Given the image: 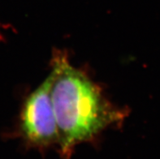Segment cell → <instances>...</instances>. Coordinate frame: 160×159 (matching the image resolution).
Returning <instances> with one entry per match:
<instances>
[{"label": "cell", "mask_w": 160, "mask_h": 159, "mask_svg": "<svg viewBox=\"0 0 160 159\" xmlns=\"http://www.w3.org/2000/svg\"><path fill=\"white\" fill-rule=\"evenodd\" d=\"M51 98L59 129L61 154L71 156L77 145L91 141L106 127L123 118L100 88L82 71L57 52L52 60Z\"/></svg>", "instance_id": "6da1fadb"}, {"label": "cell", "mask_w": 160, "mask_h": 159, "mask_svg": "<svg viewBox=\"0 0 160 159\" xmlns=\"http://www.w3.org/2000/svg\"><path fill=\"white\" fill-rule=\"evenodd\" d=\"M52 76L31 93L21 112L20 129L24 139L32 147L47 148L59 144V129L52 98Z\"/></svg>", "instance_id": "7a4b0ae2"}]
</instances>
